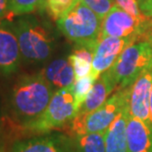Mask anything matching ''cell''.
<instances>
[{"mask_svg": "<svg viewBox=\"0 0 152 152\" xmlns=\"http://www.w3.org/2000/svg\"><path fill=\"white\" fill-rule=\"evenodd\" d=\"M80 0H47L45 12L55 21L64 17Z\"/></svg>", "mask_w": 152, "mask_h": 152, "instance_id": "cell-18", "label": "cell"}, {"mask_svg": "<svg viewBox=\"0 0 152 152\" xmlns=\"http://www.w3.org/2000/svg\"><path fill=\"white\" fill-rule=\"evenodd\" d=\"M127 142L128 152H152V127L129 115Z\"/></svg>", "mask_w": 152, "mask_h": 152, "instance_id": "cell-12", "label": "cell"}, {"mask_svg": "<svg viewBox=\"0 0 152 152\" xmlns=\"http://www.w3.org/2000/svg\"><path fill=\"white\" fill-rule=\"evenodd\" d=\"M116 87H118L117 83L113 78L111 72L107 70L102 73L95 80L86 101L80 106L77 115H86L98 109L107 101L109 95Z\"/></svg>", "mask_w": 152, "mask_h": 152, "instance_id": "cell-11", "label": "cell"}, {"mask_svg": "<svg viewBox=\"0 0 152 152\" xmlns=\"http://www.w3.org/2000/svg\"><path fill=\"white\" fill-rule=\"evenodd\" d=\"M46 3H47V0H39V3H38V10L41 12H45Z\"/></svg>", "mask_w": 152, "mask_h": 152, "instance_id": "cell-26", "label": "cell"}, {"mask_svg": "<svg viewBox=\"0 0 152 152\" xmlns=\"http://www.w3.org/2000/svg\"><path fill=\"white\" fill-rule=\"evenodd\" d=\"M140 41H146L152 44V17H148L143 24V28H142V32L138 42Z\"/></svg>", "mask_w": 152, "mask_h": 152, "instance_id": "cell-23", "label": "cell"}, {"mask_svg": "<svg viewBox=\"0 0 152 152\" xmlns=\"http://www.w3.org/2000/svg\"><path fill=\"white\" fill-rule=\"evenodd\" d=\"M149 119H150V125L152 127V88L150 93V103H149Z\"/></svg>", "mask_w": 152, "mask_h": 152, "instance_id": "cell-27", "label": "cell"}, {"mask_svg": "<svg viewBox=\"0 0 152 152\" xmlns=\"http://www.w3.org/2000/svg\"><path fill=\"white\" fill-rule=\"evenodd\" d=\"M10 23L18 38L22 60L37 64L50 59L56 42L48 25L31 14L19 16L17 20Z\"/></svg>", "mask_w": 152, "mask_h": 152, "instance_id": "cell-2", "label": "cell"}, {"mask_svg": "<svg viewBox=\"0 0 152 152\" xmlns=\"http://www.w3.org/2000/svg\"><path fill=\"white\" fill-rule=\"evenodd\" d=\"M55 90L43 74H25L19 77L12 88L10 108L14 121L25 127L44 112Z\"/></svg>", "mask_w": 152, "mask_h": 152, "instance_id": "cell-1", "label": "cell"}, {"mask_svg": "<svg viewBox=\"0 0 152 152\" xmlns=\"http://www.w3.org/2000/svg\"><path fill=\"white\" fill-rule=\"evenodd\" d=\"M39 0H9V10L11 18L31 14L38 10Z\"/></svg>", "mask_w": 152, "mask_h": 152, "instance_id": "cell-20", "label": "cell"}, {"mask_svg": "<svg viewBox=\"0 0 152 152\" xmlns=\"http://www.w3.org/2000/svg\"><path fill=\"white\" fill-rule=\"evenodd\" d=\"M105 133H86L79 135L62 134L66 152H106Z\"/></svg>", "mask_w": 152, "mask_h": 152, "instance_id": "cell-15", "label": "cell"}, {"mask_svg": "<svg viewBox=\"0 0 152 152\" xmlns=\"http://www.w3.org/2000/svg\"><path fill=\"white\" fill-rule=\"evenodd\" d=\"M129 106L114 119L105 133L106 152H128L127 124L129 118Z\"/></svg>", "mask_w": 152, "mask_h": 152, "instance_id": "cell-14", "label": "cell"}, {"mask_svg": "<svg viewBox=\"0 0 152 152\" xmlns=\"http://www.w3.org/2000/svg\"><path fill=\"white\" fill-rule=\"evenodd\" d=\"M151 17H152V16H151Z\"/></svg>", "mask_w": 152, "mask_h": 152, "instance_id": "cell-28", "label": "cell"}, {"mask_svg": "<svg viewBox=\"0 0 152 152\" xmlns=\"http://www.w3.org/2000/svg\"><path fill=\"white\" fill-rule=\"evenodd\" d=\"M134 39H120L106 37L99 39L95 47L90 74L97 79L114 65L116 60L128 47L135 43Z\"/></svg>", "mask_w": 152, "mask_h": 152, "instance_id": "cell-8", "label": "cell"}, {"mask_svg": "<svg viewBox=\"0 0 152 152\" xmlns=\"http://www.w3.org/2000/svg\"><path fill=\"white\" fill-rule=\"evenodd\" d=\"M22 61L18 38L10 21L0 22V75L11 76Z\"/></svg>", "mask_w": 152, "mask_h": 152, "instance_id": "cell-9", "label": "cell"}, {"mask_svg": "<svg viewBox=\"0 0 152 152\" xmlns=\"http://www.w3.org/2000/svg\"><path fill=\"white\" fill-rule=\"evenodd\" d=\"M11 21L9 0H0V22Z\"/></svg>", "mask_w": 152, "mask_h": 152, "instance_id": "cell-24", "label": "cell"}, {"mask_svg": "<svg viewBox=\"0 0 152 152\" xmlns=\"http://www.w3.org/2000/svg\"><path fill=\"white\" fill-rule=\"evenodd\" d=\"M83 4L103 20L116 3L115 0H80Z\"/></svg>", "mask_w": 152, "mask_h": 152, "instance_id": "cell-21", "label": "cell"}, {"mask_svg": "<svg viewBox=\"0 0 152 152\" xmlns=\"http://www.w3.org/2000/svg\"><path fill=\"white\" fill-rule=\"evenodd\" d=\"M149 69H152V44L140 41L126 48L109 71L118 88H129Z\"/></svg>", "mask_w": 152, "mask_h": 152, "instance_id": "cell-6", "label": "cell"}, {"mask_svg": "<svg viewBox=\"0 0 152 152\" xmlns=\"http://www.w3.org/2000/svg\"><path fill=\"white\" fill-rule=\"evenodd\" d=\"M141 12L147 17L152 16V0H137Z\"/></svg>", "mask_w": 152, "mask_h": 152, "instance_id": "cell-25", "label": "cell"}, {"mask_svg": "<svg viewBox=\"0 0 152 152\" xmlns=\"http://www.w3.org/2000/svg\"><path fill=\"white\" fill-rule=\"evenodd\" d=\"M53 89L68 88L75 82V72L69 57H61L48 63L41 71Z\"/></svg>", "mask_w": 152, "mask_h": 152, "instance_id": "cell-13", "label": "cell"}, {"mask_svg": "<svg viewBox=\"0 0 152 152\" xmlns=\"http://www.w3.org/2000/svg\"><path fill=\"white\" fill-rule=\"evenodd\" d=\"M72 86L56 90L42 114L21 128L34 134L48 133L55 129L63 130L79 114Z\"/></svg>", "mask_w": 152, "mask_h": 152, "instance_id": "cell-5", "label": "cell"}, {"mask_svg": "<svg viewBox=\"0 0 152 152\" xmlns=\"http://www.w3.org/2000/svg\"><path fill=\"white\" fill-rule=\"evenodd\" d=\"M129 88H118L104 104L86 115H77L63 128L67 135L106 132L114 119L128 104Z\"/></svg>", "mask_w": 152, "mask_h": 152, "instance_id": "cell-3", "label": "cell"}, {"mask_svg": "<svg viewBox=\"0 0 152 152\" xmlns=\"http://www.w3.org/2000/svg\"><path fill=\"white\" fill-rule=\"evenodd\" d=\"M146 20H140L115 4L101 22L99 39L114 37L120 39H134L138 42L143 24Z\"/></svg>", "mask_w": 152, "mask_h": 152, "instance_id": "cell-7", "label": "cell"}, {"mask_svg": "<svg viewBox=\"0 0 152 152\" xmlns=\"http://www.w3.org/2000/svg\"><path fill=\"white\" fill-rule=\"evenodd\" d=\"M115 3L123 10L130 13L132 16L140 19V20H146L148 18L147 16H145L141 12L137 0H115Z\"/></svg>", "mask_w": 152, "mask_h": 152, "instance_id": "cell-22", "label": "cell"}, {"mask_svg": "<svg viewBox=\"0 0 152 152\" xmlns=\"http://www.w3.org/2000/svg\"><path fill=\"white\" fill-rule=\"evenodd\" d=\"M152 88V69L145 71L138 77L129 91V113L132 118L141 119L150 125L149 103Z\"/></svg>", "mask_w": 152, "mask_h": 152, "instance_id": "cell-10", "label": "cell"}, {"mask_svg": "<svg viewBox=\"0 0 152 152\" xmlns=\"http://www.w3.org/2000/svg\"><path fill=\"white\" fill-rule=\"evenodd\" d=\"M95 78L91 74H88L86 77H83L80 79L75 80V82L73 84V92L76 98V103L77 108H80V106L83 105V103L86 101L87 95H88L89 91L91 90L93 84L95 82Z\"/></svg>", "mask_w": 152, "mask_h": 152, "instance_id": "cell-19", "label": "cell"}, {"mask_svg": "<svg viewBox=\"0 0 152 152\" xmlns=\"http://www.w3.org/2000/svg\"><path fill=\"white\" fill-rule=\"evenodd\" d=\"M101 22V19L91 9L80 1L57 21V27L77 47H85L94 50L99 41Z\"/></svg>", "mask_w": 152, "mask_h": 152, "instance_id": "cell-4", "label": "cell"}, {"mask_svg": "<svg viewBox=\"0 0 152 152\" xmlns=\"http://www.w3.org/2000/svg\"><path fill=\"white\" fill-rule=\"evenodd\" d=\"M11 152H66V150L62 134H51L16 142Z\"/></svg>", "mask_w": 152, "mask_h": 152, "instance_id": "cell-16", "label": "cell"}, {"mask_svg": "<svg viewBox=\"0 0 152 152\" xmlns=\"http://www.w3.org/2000/svg\"><path fill=\"white\" fill-rule=\"evenodd\" d=\"M93 54H94V50L91 48L76 46L73 53L68 56L73 65L76 80L86 77L90 73Z\"/></svg>", "mask_w": 152, "mask_h": 152, "instance_id": "cell-17", "label": "cell"}]
</instances>
